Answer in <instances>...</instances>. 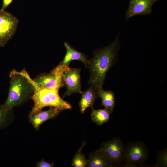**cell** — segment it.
Masks as SVG:
<instances>
[{"label": "cell", "instance_id": "18", "mask_svg": "<svg viewBox=\"0 0 167 167\" xmlns=\"http://www.w3.org/2000/svg\"><path fill=\"white\" fill-rule=\"evenodd\" d=\"M10 111L3 104L0 105V128L4 126L6 124Z\"/></svg>", "mask_w": 167, "mask_h": 167}, {"label": "cell", "instance_id": "21", "mask_svg": "<svg viewBox=\"0 0 167 167\" xmlns=\"http://www.w3.org/2000/svg\"><path fill=\"white\" fill-rule=\"evenodd\" d=\"M119 167H138L137 165L131 162L123 163L122 162L119 166Z\"/></svg>", "mask_w": 167, "mask_h": 167}, {"label": "cell", "instance_id": "10", "mask_svg": "<svg viewBox=\"0 0 167 167\" xmlns=\"http://www.w3.org/2000/svg\"><path fill=\"white\" fill-rule=\"evenodd\" d=\"M62 110L59 109L50 107V109L29 115V121L34 128L38 130L40 126L44 122L56 117Z\"/></svg>", "mask_w": 167, "mask_h": 167}, {"label": "cell", "instance_id": "4", "mask_svg": "<svg viewBox=\"0 0 167 167\" xmlns=\"http://www.w3.org/2000/svg\"><path fill=\"white\" fill-rule=\"evenodd\" d=\"M149 155V150L143 142H130L124 147L123 162L124 163L131 162L142 166L147 161Z\"/></svg>", "mask_w": 167, "mask_h": 167}, {"label": "cell", "instance_id": "20", "mask_svg": "<svg viewBox=\"0 0 167 167\" xmlns=\"http://www.w3.org/2000/svg\"><path fill=\"white\" fill-rule=\"evenodd\" d=\"M13 0H3L2 4L1 9L2 10H5V9L12 2Z\"/></svg>", "mask_w": 167, "mask_h": 167}, {"label": "cell", "instance_id": "12", "mask_svg": "<svg viewBox=\"0 0 167 167\" xmlns=\"http://www.w3.org/2000/svg\"><path fill=\"white\" fill-rule=\"evenodd\" d=\"M64 45L66 49V53L63 60L60 62V64L62 65L69 66L71 61L77 60L83 62L85 66H86L88 59L85 54L77 51L67 42H65Z\"/></svg>", "mask_w": 167, "mask_h": 167}, {"label": "cell", "instance_id": "17", "mask_svg": "<svg viewBox=\"0 0 167 167\" xmlns=\"http://www.w3.org/2000/svg\"><path fill=\"white\" fill-rule=\"evenodd\" d=\"M167 149L165 148L156 153V164L154 165L155 167H167Z\"/></svg>", "mask_w": 167, "mask_h": 167}, {"label": "cell", "instance_id": "15", "mask_svg": "<svg viewBox=\"0 0 167 167\" xmlns=\"http://www.w3.org/2000/svg\"><path fill=\"white\" fill-rule=\"evenodd\" d=\"M91 117L92 120L96 124L101 126L108 122L110 118L111 113L106 108L96 110L92 107Z\"/></svg>", "mask_w": 167, "mask_h": 167}, {"label": "cell", "instance_id": "16", "mask_svg": "<svg viewBox=\"0 0 167 167\" xmlns=\"http://www.w3.org/2000/svg\"><path fill=\"white\" fill-rule=\"evenodd\" d=\"M86 144V141L84 142L75 155L71 162L72 167H87L88 160L86 159L85 155L82 152V149Z\"/></svg>", "mask_w": 167, "mask_h": 167}, {"label": "cell", "instance_id": "13", "mask_svg": "<svg viewBox=\"0 0 167 167\" xmlns=\"http://www.w3.org/2000/svg\"><path fill=\"white\" fill-rule=\"evenodd\" d=\"M81 94L82 96L79 102V105L81 113H83L87 108L93 107L95 100L98 97L92 85L88 89L82 92Z\"/></svg>", "mask_w": 167, "mask_h": 167}, {"label": "cell", "instance_id": "5", "mask_svg": "<svg viewBox=\"0 0 167 167\" xmlns=\"http://www.w3.org/2000/svg\"><path fill=\"white\" fill-rule=\"evenodd\" d=\"M69 66L59 64L50 73L44 74L33 80L36 84L42 88L59 90L63 86L62 76Z\"/></svg>", "mask_w": 167, "mask_h": 167}, {"label": "cell", "instance_id": "3", "mask_svg": "<svg viewBox=\"0 0 167 167\" xmlns=\"http://www.w3.org/2000/svg\"><path fill=\"white\" fill-rule=\"evenodd\" d=\"M10 77L8 95L3 104L9 111L25 101L32 93L33 90L32 84L16 71H12Z\"/></svg>", "mask_w": 167, "mask_h": 167}, {"label": "cell", "instance_id": "19", "mask_svg": "<svg viewBox=\"0 0 167 167\" xmlns=\"http://www.w3.org/2000/svg\"><path fill=\"white\" fill-rule=\"evenodd\" d=\"M36 166L37 167H53L54 166V164L47 162L43 159L37 162Z\"/></svg>", "mask_w": 167, "mask_h": 167}, {"label": "cell", "instance_id": "1", "mask_svg": "<svg viewBox=\"0 0 167 167\" xmlns=\"http://www.w3.org/2000/svg\"><path fill=\"white\" fill-rule=\"evenodd\" d=\"M119 35V33L108 45L93 51V57L88 59L86 66L90 73L88 84L92 85L96 91L102 87L107 72L118 61V52L121 48Z\"/></svg>", "mask_w": 167, "mask_h": 167}, {"label": "cell", "instance_id": "6", "mask_svg": "<svg viewBox=\"0 0 167 167\" xmlns=\"http://www.w3.org/2000/svg\"><path fill=\"white\" fill-rule=\"evenodd\" d=\"M19 19L10 12L0 10V47H4L14 35Z\"/></svg>", "mask_w": 167, "mask_h": 167}, {"label": "cell", "instance_id": "2", "mask_svg": "<svg viewBox=\"0 0 167 167\" xmlns=\"http://www.w3.org/2000/svg\"><path fill=\"white\" fill-rule=\"evenodd\" d=\"M21 74L28 80L33 87L31 98L33 101L34 105L29 115L36 113L47 106L56 108L62 111L71 109V105L60 96L59 90L40 88L36 84L25 71H22Z\"/></svg>", "mask_w": 167, "mask_h": 167}, {"label": "cell", "instance_id": "8", "mask_svg": "<svg viewBox=\"0 0 167 167\" xmlns=\"http://www.w3.org/2000/svg\"><path fill=\"white\" fill-rule=\"evenodd\" d=\"M81 70L80 69L71 68L68 66L63 73L62 78L66 88L63 98L66 96H70L75 93H82Z\"/></svg>", "mask_w": 167, "mask_h": 167}, {"label": "cell", "instance_id": "11", "mask_svg": "<svg viewBox=\"0 0 167 167\" xmlns=\"http://www.w3.org/2000/svg\"><path fill=\"white\" fill-rule=\"evenodd\" d=\"M87 167H117L109 160L106 155L100 148L89 155Z\"/></svg>", "mask_w": 167, "mask_h": 167}, {"label": "cell", "instance_id": "7", "mask_svg": "<svg viewBox=\"0 0 167 167\" xmlns=\"http://www.w3.org/2000/svg\"><path fill=\"white\" fill-rule=\"evenodd\" d=\"M105 154L110 161L117 167L123 161L124 144L118 137L102 143L100 148Z\"/></svg>", "mask_w": 167, "mask_h": 167}, {"label": "cell", "instance_id": "9", "mask_svg": "<svg viewBox=\"0 0 167 167\" xmlns=\"http://www.w3.org/2000/svg\"><path fill=\"white\" fill-rule=\"evenodd\" d=\"M159 0H130L128 8L125 15L126 21L135 15L151 14L153 5Z\"/></svg>", "mask_w": 167, "mask_h": 167}, {"label": "cell", "instance_id": "14", "mask_svg": "<svg viewBox=\"0 0 167 167\" xmlns=\"http://www.w3.org/2000/svg\"><path fill=\"white\" fill-rule=\"evenodd\" d=\"M96 92L98 97L102 100L101 105L107 109L111 113L115 106V98L114 93L111 90H105L102 87L99 88Z\"/></svg>", "mask_w": 167, "mask_h": 167}]
</instances>
